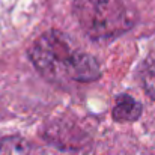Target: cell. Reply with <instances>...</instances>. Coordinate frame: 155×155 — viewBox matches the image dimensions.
<instances>
[{
    "mask_svg": "<svg viewBox=\"0 0 155 155\" xmlns=\"http://www.w3.org/2000/svg\"><path fill=\"white\" fill-rule=\"evenodd\" d=\"M0 155H47L42 148L20 136L0 139Z\"/></svg>",
    "mask_w": 155,
    "mask_h": 155,
    "instance_id": "cell-3",
    "label": "cell"
},
{
    "mask_svg": "<svg viewBox=\"0 0 155 155\" xmlns=\"http://www.w3.org/2000/svg\"><path fill=\"white\" fill-rule=\"evenodd\" d=\"M142 110V104L125 94L117 97L116 100V104L113 107V119L117 122H133L140 117Z\"/></svg>",
    "mask_w": 155,
    "mask_h": 155,
    "instance_id": "cell-4",
    "label": "cell"
},
{
    "mask_svg": "<svg viewBox=\"0 0 155 155\" xmlns=\"http://www.w3.org/2000/svg\"><path fill=\"white\" fill-rule=\"evenodd\" d=\"M142 84L146 95L155 101V56L145 63L142 69Z\"/></svg>",
    "mask_w": 155,
    "mask_h": 155,
    "instance_id": "cell-5",
    "label": "cell"
},
{
    "mask_svg": "<svg viewBox=\"0 0 155 155\" xmlns=\"http://www.w3.org/2000/svg\"><path fill=\"white\" fill-rule=\"evenodd\" d=\"M72 12L92 41H111L136 24V15L125 0H74Z\"/></svg>",
    "mask_w": 155,
    "mask_h": 155,
    "instance_id": "cell-2",
    "label": "cell"
},
{
    "mask_svg": "<svg viewBox=\"0 0 155 155\" xmlns=\"http://www.w3.org/2000/svg\"><path fill=\"white\" fill-rule=\"evenodd\" d=\"M35 69L56 83H91L101 77V66L94 56L80 50L59 30L36 38L27 50Z\"/></svg>",
    "mask_w": 155,
    "mask_h": 155,
    "instance_id": "cell-1",
    "label": "cell"
}]
</instances>
